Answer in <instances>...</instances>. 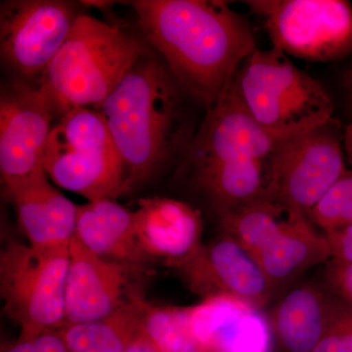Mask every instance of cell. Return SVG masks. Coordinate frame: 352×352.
<instances>
[{"instance_id": "obj_28", "label": "cell", "mask_w": 352, "mask_h": 352, "mask_svg": "<svg viewBox=\"0 0 352 352\" xmlns=\"http://www.w3.org/2000/svg\"><path fill=\"white\" fill-rule=\"evenodd\" d=\"M323 233L330 245L332 258L352 263V226Z\"/></svg>"}, {"instance_id": "obj_10", "label": "cell", "mask_w": 352, "mask_h": 352, "mask_svg": "<svg viewBox=\"0 0 352 352\" xmlns=\"http://www.w3.org/2000/svg\"><path fill=\"white\" fill-rule=\"evenodd\" d=\"M54 112L38 87L13 80L0 95V176L4 195L45 175L44 150Z\"/></svg>"}, {"instance_id": "obj_2", "label": "cell", "mask_w": 352, "mask_h": 352, "mask_svg": "<svg viewBox=\"0 0 352 352\" xmlns=\"http://www.w3.org/2000/svg\"><path fill=\"white\" fill-rule=\"evenodd\" d=\"M186 96L163 58L150 47L96 108L124 166L126 193L150 182L175 157L182 159L195 134Z\"/></svg>"}, {"instance_id": "obj_26", "label": "cell", "mask_w": 352, "mask_h": 352, "mask_svg": "<svg viewBox=\"0 0 352 352\" xmlns=\"http://www.w3.org/2000/svg\"><path fill=\"white\" fill-rule=\"evenodd\" d=\"M325 279L333 295L352 308V263L331 259L326 263Z\"/></svg>"}, {"instance_id": "obj_30", "label": "cell", "mask_w": 352, "mask_h": 352, "mask_svg": "<svg viewBox=\"0 0 352 352\" xmlns=\"http://www.w3.org/2000/svg\"><path fill=\"white\" fill-rule=\"evenodd\" d=\"M344 87L346 89L347 102H349V107L352 111V53L351 63L349 68L347 69L346 75L344 78Z\"/></svg>"}, {"instance_id": "obj_4", "label": "cell", "mask_w": 352, "mask_h": 352, "mask_svg": "<svg viewBox=\"0 0 352 352\" xmlns=\"http://www.w3.org/2000/svg\"><path fill=\"white\" fill-rule=\"evenodd\" d=\"M232 82L248 112L276 140L300 135L333 118L335 106L323 85L277 48H256Z\"/></svg>"}, {"instance_id": "obj_20", "label": "cell", "mask_w": 352, "mask_h": 352, "mask_svg": "<svg viewBox=\"0 0 352 352\" xmlns=\"http://www.w3.org/2000/svg\"><path fill=\"white\" fill-rule=\"evenodd\" d=\"M273 291L305 271L332 259L330 245L307 215L282 231L254 256Z\"/></svg>"}, {"instance_id": "obj_7", "label": "cell", "mask_w": 352, "mask_h": 352, "mask_svg": "<svg viewBox=\"0 0 352 352\" xmlns=\"http://www.w3.org/2000/svg\"><path fill=\"white\" fill-rule=\"evenodd\" d=\"M263 20L272 47L310 62L352 53V6L344 0H249Z\"/></svg>"}, {"instance_id": "obj_24", "label": "cell", "mask_w": 352, "mask_h": 352, "mask_svg": "<svg viewBox=\"0 0 352 352\" xmlns=\"http://www.w3.org/2000/svg\"><path fill=\"white\" fill-rule=\"evenodd\" d=\"M307 217L323 232L352 226V168L344 171Z\"/></svg>"}, {"instance_id": "obj_29", "label": "cell", "mask_w": 352, "mask_h": 352, "mask_svg": "<svg viewBox=\"0 0 352 352\" xmlns=\"http://www.w3.org/2000/svg\"><path fill=\"white\" fill-rule=\"evenodd\" d=\"M344 146L347 161L351 164L352 168V122L344 131Z\"/></svg>"}, {"instance_id": "obj_11", "label": "cell", "mask_w": 352, "mask_h": 352, "mask_svg": "<svg viewBox=\"0 0 352 352\" xmlns=\"http://www.w3.org/2000/svg\"><path fill=\"white\" fill-rule=\"evenodd\" d=\"M278 141L248 112L231 80L207 109L180 159L179 175L186 177L217 164L271 157Z\"/></svg>"}, {"instance_id": "obj_27", "label": "cell", "mask_w": 352, "mask_h": 352, "mask_svg": "<svg viewBox=\"0 0 352 352\" xmlns=\"http://www.w3.org/2000/svg\"><path fill=\"white\" fill-rule=\"evenodd\" d=\"M2 352H69L56 331L44 333L32 340H19Z\"/></svg>"}, {"instance_id": "obj_21", "label": "cell", "mask_w": 352, "mask_h": 352, "mask_svg": "<svg viewBox=\"0 0 352 352\" xmlns=\"http://www.w3.org/2000/svg\"><path fill=\"white\" fill-rule=\"evenodd\" d=\"M305 215L293 204L270 196L220 217L219 226L222 233L230 236L254 256Z\"/></svg>"}, {"instance_id": "obj_6", "label": "cell", "mask_w": 352, "mask_h": 352, "mask_svg": "<svg viewBox=\"0 0 352 352\" xmlns=\"http://www.w3.org/2000/svg\"><path fill=\"white\" fill-rule=\"evenodd\" d=\"M69 244L34 247L10 241L0 252V296L4 314L32 340L65 324Z\"/></svg>"}, {"instance_id": "obj_25", "label": "cell", "mask_w": 352, "mask_h": 352, "mask_svg": "<svg viewBox=\"0 0 352 352\" xmlns=\"http://www.w3.org/2000/svg\"><path fill=\"white\" fill-rule=\"evenodd\" d=\"M312 352H352V308L346 303Z\"/></svg>"}, {"instance_id": "obj_17", "label": "cell", "mask_w": 352, "mask_h": 352, "mask_svg": "<svg viewBox=\"0 0 352 352\" xmlns=\"http://www.w3.org/2000/svg\"><path fill=\"white\" fill-rule=\"evenodd\" d=\"M18 223L34 247L69 245L76 234L78 207L53 186L47 175L6 194Z\"/></svg>"}, {"instance_id": "obj_12", "label": "cell", "mask_w": 352, "mask_h": 352, "mask_svg": "<svg viewBox=\"0 0 352 352\" xmlns=\"http://www.w3.org/2000/svg\"><path fill=\"white\" fill-rule=\"evenodd\" d=\"M173 268L186 288L204 300L235 298L261 311L274 294L254 256L222 232Z\"/></svg>"}, {"instance_id": "obj_5", "label": "cell", "mask_w": 352, "mask_h": 352, "mask_svg": "<svg viewBox=\"0 0 352 352\" xmlns=\"http://www.w3.org/2000/svg\"><path fill=\"white\" fill-rule=\"evenodd\" d=\"M43 168L57 186L96 201L126 193L124 166L103 116L96 109L76 108L51 129Z\"/></svg>"}, {"instance_id": "obj_9", "label": "cell", "mask_w": 352, "mask_h": 352, "mask_svg": "<svg viewBox=\"0 0 352 352\" xmlns=\"http://www.w3.org/2000/svg\"><path fill=\"white\" fill-rule=\"evenodd\" d=\"M344 131L333 118L300 135L278 141L273 154L275 196L307 215L346 170Z\"/></svg>"}, {"instance_id": "obj_23", "label": "cell", "mask_w": 352, "mask_h": 352, "mask_svg": "<svg viewBox=\"0 0 352 352\" xmlns=\"http://www.w3.org/2000/svg\"><path fill=\"white\" fill-rule=\"evenodd\" d=\"M139 338L155 352H201L190 337L187 307H155L146 303Z\"/></svg>"}, {"instance_id": "obj_19", "label": "cell", "mask_w": 352, "mask_h": 352, "mask_svg": "<svg viewBox=\"0 0 352 352\" xmlns=\"http://www.w3.org/2000/svg\"><path fill=\"white\" fill-rule=\"evenodd\" d=\"M75 236L106 261L146 268L148 259L136 239L134 212L105 199L78 207Z\"/></svg>"}, {"instance_id": "obj_13", "label": "cell", "mask_w": 352, "mask_h": 352, "mask_svg": "<svg viewBox=\"0 0 352 352\" xmlns=\"http://www.w3.org/2000/svg\"><path fill=\"white\" fill-rule=\"evenodd\" d=\"M144 271L106 261L74 236L65 289V324L102 320L143 298L136 281Z\"/></svg>"}, {"instance_id": "obj_22", "label": "cell", "mask_w": 352, "mask_h": 352, "mask_svg": "<svg viewBox=\"0 0 352 352\" xmlns=\"http://www.w3.org/2000/svg\"><path fill=\"white\" fill-rule=\"evenodd\" d=\"M144 296L107 318L80 324H65L56 332L69 352H127L138 339Z\"/></svg>"}, {"instance_id": "obj_1", "label": "cell", "mask_w": 352, "mask_h": 352, "mask_svg": "<svg viewBox=\"0 0 352 352\" xmlns=\"http://www.w3.org/2000/svg\"><path fill=\"white\" fill-rule=\"evenodd\" d=\"M132 6L145 41L207 109L258 48L249 23L226 2L138 0Z\"/></svg>"}, {"instance_id": "obj_15", "label": "cell", "mask_w": 352, "mask_h": 352, "mask_svg": "<svg viewBox=\"0 0 352 352\" xmlns=\"http://www.w3.org/2000/svg\"><path fill=\"white\" fill-rule=\"evenodd\" d=\"M190 337L201 352H268L271 333L258 310L231 298L187 307Z\"/></svg>"}, {"instance_id": "obj_3", "label": "cell", "mask_w": 352, "mask_h": 352, "mask_svg": "<svg viewBox=\"0 0 352 352\" xmlns=\"http://www.w3.org/2000/svg\"><path fill=\"white\" fill-rule=\"evenodd\" d=\"M149 48L120 25L80 14L38 87L56 120L74 109H96Z\"/></svg>"}, {"instance_id": "obj_18", "label": "cell", "mask_w": 352, "mask_h": 352, "mask_svg": "<svg viewBox=\"0 0 352 352\" xmlns=\"http://www.w3.org/2000/svg\"><path fill=\"white\" fill-rule=\"evenodd\" d=\"M184 178L207 200L219 219L265 197L275 196L273 155L217 164Z\"/></svg>"}, {"instance_id": "obj_14", "label": "cell", "mask_w": 352, "mask_h": 352, "mask_svg": "<svg viewBox=\"0 0 352 352\" xmlns=\"http://www.w3.org/2000/svg\"><path fill=\"white\" fill-rule=\"evenodd\" d=\"M134 227L139 248L150 263L163 261L173 267L203 244L200 210L175 199H140Z\"/></svg>"}, {"instance_id": "obj_16", "label": "cell", "mask_w": 352, "mask_h": 352, "mask_svg": "<svg viewBox=\"0 0 352 352\" xmlns=\"http://www.w3.org/2000/svg\"><path fill=\"white\" fill-rule=\"evenodd\" d=\"M344 303L317 285L303 283L289 289L266 319L278 351L312 352Z\"/></svg>"}, {"instance_id": "obj_8", "label": "cell", "mask_w": 352, "mask_h": 352, "mask_svg": "<svg viewBox=\"0 0 352 352\" xmlns=\"http://www.w3.org/2000/svg\"><path fill=\"white\" fill-rule=\"evenodd\" d=\"M80 14L66 0L1 1L0 55L16 80L38 87Z\"/></svg>"}]
</instances>
